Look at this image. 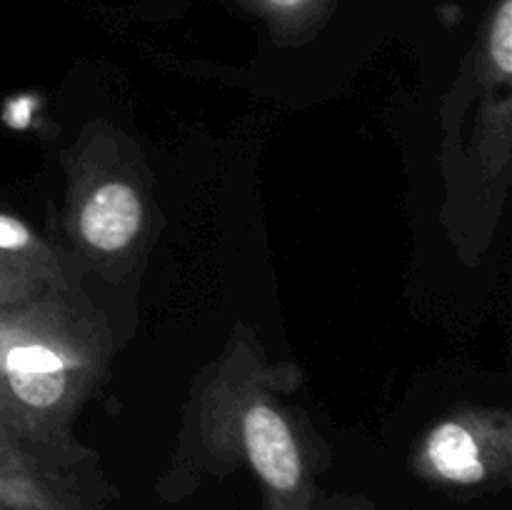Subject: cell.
Segmentation results:
<instances>
[{
	"instance_id": "10",
	"label": "cell",
	"mask_w": 512,
	"mask_h": 510,
	"mask_svg": "<svg viewBox=\"0 0 512 510\" xmlns=\"http://www.w3.org/2000/svg\"><path fill=\"white\" fill-rule=\"evenodd\" d=\"M253 3L283 23H293V20L310 18L323 0H253Z\"/></svg>"
},
{
	"instance_id": "11",
	"label": "cell",
	"mask_w": 512,
	"mask_h": 510,
	"mask_svg": "<svg viewBox=\"0 0 512 510\" xmlns=\"http://www.w3.org/2000/svg\"><path fill=\"white\" fill-rule=\"evenodd\" d=\"M340 510H368V508H355V505H345V508H340Z\"/></svg>"
},
{
	"instance_id": "3",
	"label": "cell",
	"mask_w": 512,
	"mask_h": 510,
	"mask_svg": "<svg viewBox=\"0 0 512 510\" xmlns=\"http://www.w3.org/2000/svg\"><path fill=\"white\" fill-rule=\"evenodd\" d=\"M420 478L443 488L478 490L508 480L512 428L505 413L463 410L435 423L415 453Z\"/></svg>"
},
{
	"instance_id": "2",
	"label": "cell",
	"mask_w": 512,
	"mask_h": 510,
	"mask_svg": "<svg viewBox=\"0 0 512 510\" xmlns=\"http://www.w3.org/2000/svg\"><path fill=\"white\" fill-rule=\"evenodd\" d=\"M260 380L250 358L228 360L205 398V433L218 453L248 460L263 485L265 510H315L298 435Z\"/></svg>"
},
{
	"instance_id": "8",
	"label": "cell",
	"mask_w": 512,
	"mask_h": 510,
	"mask_svg": "<svg viewBox=\"0 0 512 510\" xmlns=\"http://www.w3.org/2000/svg\"><path fill=\"white\" fill-rule=\"evenodd\" d=\"M50 290H53V285H48L38 275L15 268V265L0 263V308L30 303L40 295L50 293Z\"/></svg>"
},
{
	"instance_id": "1",
	"label": "cell",
	"mask_w": 512,
	"mask_h": 510,
	"mask_svg": "<svg viewBox=\"0 0 512 510\" xmlns=\"http://www.w3.org/2000/svg\"><path fill=\"white\" fill-rule=\"evenodd\" d=\"M93 323L53 290L0 308V435L50 463L65 423L100 365Z\"/></svg>"
},
{
	"instance_id": "5",
	"label": "cell",
	"mask_w": 512,
	"mask_h": 510,
	"mask_svg": "<svg viewBox=\"0 0 512 510\" xmlns=\"http://www.w3.org/2000/svg\"><path fill=\"white\" fill-rule=\"evenodd\" d=\"M0 508L18 510H88L73 485L38 470L0 463Z\"/></svg>"
},
{
	"instance_id": "9",
	"label": "cell",
	"mask_w": 512,
	"mask_h": 510,
	"mask_svg": "<svg viewBox=\"0 0 512 510\" xmlns=\"http://www.w3.org/2000/svg\"><path fill=\"white\" fill-rule=\"evenodd\" d=\"M0 463L10 465V468L38 470V473H48V475H55V478H63L65 480V475L60 473L58 465L48 463V460H45V458L35 455L33 450H28V448H25V445L15 443V440L5 438V435H0Z\"/></svg>"
},
{
	"instance_id": "7",
	"label": "cell",
	"mask_w": 512,
	"mask_h": 510,
	"mask_svg": "<svg viewBox=\"0 0 512 510\" xmlns=\"http://www.w3.org/2000/svg\"><path fill=\"white\" fill-rule=\"evenodd\" d=\"M485 58L500 80L512 75V0H498L485 38Z\"/></svg>"
},
{
	"instance_id": "4",
	"label": "cell",
	"mask_w": 512,
	"mask_h": 510,
	"mask_svg": "<svg viewBox=\"0 0 512 510\" xmlns=\"http://www.w3.org/2000/svg\"><path fill=\"white\" fill-rule=\"evenodd\" d=\"M143 223V198L123 178L95 183L75 208V235L95 255L128 253L143 233Z\"/></svg>"
},
{
	"instance_id": "6",
	"label": "cell",
	"mask_w": 512,
	"mask_h": 510,
	"mask_svg": "<svg viewBox=\"0 0 512 510\" xmlns=\"http://www.w3.org/2000/svg\"><path fill=\"white\" fill-rule=\"evenodd\" d=\"M0 263L28 270L53 288L63 285V273L53 250L15 215L0 213Z\"/></svg>"
}]
</instances>
